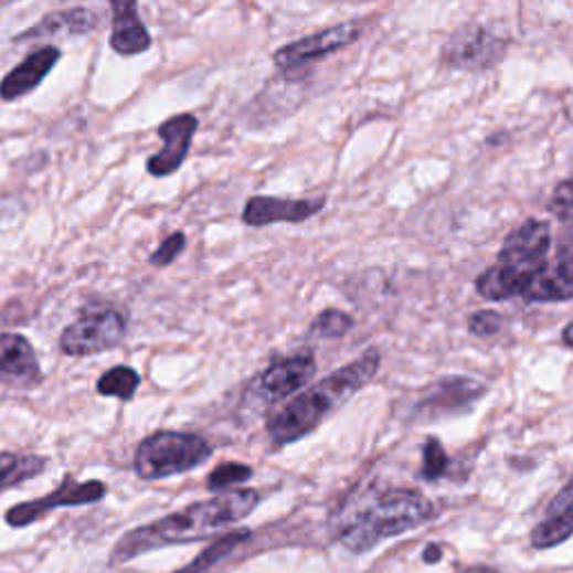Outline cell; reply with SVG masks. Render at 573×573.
I'll return each mask as SVG.
<instances>
[{
  "instance_id": "1",
  "label": "cell",
  "mask_w": 573,
  "mask_h": 573,
  "mask_svg": "<svg viewBox=\"0 0 573 573\" xmlns=\"http://www.w3.org/2000/svg\"><path fill=\"white\" fill-rule=\"evenodd\" d=\"M261 502L254 488L226 490V494L211 498L206 502H195L178 513H171L152 524L139 527L126 533L113 549L110 564L128 562L146 551L189 544L220 533L222 529L247 518Z\"/></svg>"
},
{
  "instance_id": "2",
  "label": "cell",
  "mask_w": 573,
  "mask_h": 573,
  "mask_svg": "<svg viewBox=\"0 0 573 573\" xmlns=\"http://www.w3.org/2000/svg\"><path fill=\"white\" fill-rule=\"evenodd\" d=\"M381 368V352L368 350L357 361L320 379L269 420L267 433L276 448L289 446L314 433L327 417L335 415L359 390H363Z\"/></svg>"
},
{
  "instance_id": "3",
  "label": "cell",
  "mask_w": 573,
  "mask_h": 573,
  "mask_svg": "<svg viewBox=\"0 0 573 573\" xmlns=\"http://www.w3.org/2000/svg\"><path fill=\"white\" fill-rule=\"evenodd\" d=\"M435 513L433 502L413 488H390L357 509L341 527L339 542L352 553H365L379 542L426 524Z\"/></svg>"
},
{
  "instance_id": "4",
  "label": "cell",
  "mask_w": 573,
  "mask_h": 573,
  "mask_svg": "<svg viewBox=\"0 0 573 573\" xmlns=\"http://www.w3.org/2000/svg\"><path fill=\"white\" fill-rule=\"evenodd\" d=\"M551 250V226L544 220H527L507 235L498 263L479 274L475 287L486 300L522 296L531 280L547 265Z\"/></svg>"
},
{
  "instance_id": "5",
  "label": "cell",
  "mask_w": 573,
  "mask_h": 573,
  "mask_svg": "<svg viewBox=\"0 0 573 573\" xmlns=\"http://www.w3.org/2000/svg\"><path fill=\"white\" fill-rule=\"evenodd\" d=\"M211 455V444L195 433L159 431L139 444L135 453V470L148 481L163 479L198 468Z\"/></svg>"
},
{
  "instance_id": "6",
  "label": "cell",
  "mask_w": 573,
  "mask_h": 573,
  "mask_svg": "<svg viewBox=\"0 0 573 573\" xmlns=\"http://www.w3.org/2000/svg\"><path fill=\"white\" fill-rule=\"evenodd\" d=\"M509 52V41L484 25L457 30L442 52V63L461 72H486L498 67Z\"/></svg>"
},
{
  "instance_id": "7",
  "label": "cell",
  "mask_w": 573,
  "mask_h": 573,
  "mask_svg": "<svg viewBox=\"0 0 573 573\" xmlns=\"http://www.w3.org/2000/svg\"><path fill=\"white\" fill-rule=\"evenodd\" d=\"M126 337V318L117 309L81 316L61 335V352L67 357H93L117 348Z\"/></svg>"
},
{
  "instance_id": "8",
  "label": "cell",
  "mask_w": 573,
  "mask_h": 573,
  "mask_svg": "<svg viewBox=\"0 0 573 573\" xmlns=\"http://www.w3.org/2000/svg\"><path fill=\"white\" fill-rule=\"evenodd\" d=\"M108 496V486L99 479L91 481H74L67 477L54 494H47L39 500H30L23 505H17L8 511L6 520L10 527H30L32 522L41 520L54 509H65V507H86L104 500Z\"/></svg>"
},
{
  "instance_id": "9",
  "label": "cell",
  "mask_w": 573,
  "mask_h": 573,
  "mask_svg": "<svg viewBox=\"0 0 573 573\" xmlns=\"http://www.w3.org/2000/svg\"><path fill=\"white\" fill-rule=\"evenodd\" d=\"M363 28L357 21H348L335 28H327L322 32H316L311 36H305L300 41H294L285 47H280L278 52H274V63L280 72L291 74L305 65H309L311 61L330 56L348 45H352L359 36H361Z\"/></svg>"
},
{
  "instance_id": "10",
  "label": "cell",
  "mask_w": 573,
  "mask_h": 573,
  "mask_svg": "<svg viewBox=\"0 0 573 573\" xmlns=\"http://www.w3.org/2000/svg\"><path fill=\"white\" fill-rule=\"evenodd\" d=\"M484 392V385L468 376L439 379L417 403L415 417L420 422H435L455 413H464Z\"/></svg>"
},
{
  "instance_id": "11",
  "label": "cell",
  "mask_w": 573,
  "mask_h": 573,
  "mask_svg": "<svg viewBox=\"0 0 573 573\" xmlns=\"http://www.w3.org/2000/svg\"><path fill=\"white\" fill-rule=\"evenodd\" d=\"M198 126L200 124H198L195 115L182 113V115L167 119L157 128V135L161 139V150H157L146 163V169L152 178L173 176L182 167L191 150Z\"/></svg>"
},
{
  "instance_id": "12",
  "label": "cell",
  "mask_w": 573,
  "mask_h": 573,
  "mask_svg": "<svg viewBox=\"0 0 573 573\" xmlns=\"http://www.w3.org/2000/svg\"><path fill=\"white\" fill-rule=\"evenodd\" d=\"M316 372V359L309 352H300L272 363L256 381L254 394L263 403H278L296 394Z\"/></svg>"
},
{
  "instance_id": "13",
  "label": "cell",
  "mask_w": 573,
  "mask_h": 573,
  "mask_svg": "<svg viewBox=\"0 0 573 573\" xmlns=\"http://www.w3.org/2000/svg\"><path fill=\"white\" fill-rule=\"evenodd\" d=\"M325 206V200H287V198H267L256 195L242 211V222L247 226H269L276 222H289L300 224L316 213H320Z\"/></svg>"
},
{
  "instance_id": "14",
  "label": "cell",
  "mask_w": 573,
  "mask_h": 573,
  "mask_svg": "<svg viewBox=\"0 0 573 573\" xmlns=\"http://www.w3.org/2000/svg\"><path fill=\"white\" fill-rule=\"evenodd\" d=\"M531 303H562L573 298V244L547 261L542 272L522 294Z\"/></svg>"
},
{
  "instance_id": "15",
  "label": "cell",
  "mask_w": 573,
  "mask_h": 573,
  "mask_svg": "<svg viewBox=\"0 0 573 573\" xmlns=\"http://www.w3.org/2000/svg\"><path fill=\"white\" fill-rule=\"evenodd\" d=\"M61 52L56 47H41L19 63L3 81H0V99L14 102L30 95L43 84V78L54 70Z\"/></svg>"
},
{
  "instance_id": "16",
  "label": "cell",
  "mask_w": 573,
  "mask_h": 573,
  "mask_svg": "<svg viewBox=\"0 0 573 573\" xmlns=\"http://www.w3.org/2000/svg\"><path fill=\"white\" fill-rule=\"evenodd\" d=\"M113 34L110 45L121 56H137L152 43L144 21L139 19L137 0H110Z\"/></svg>"
},
{
  "instance_id": "17",
  "label": "cell",
  "mask_w": 573,
  "mask_h": 573,
  "mask_svg": "<svg viewBox=\"0 0 573 573\" xmlns=\"http://www.w3.org/2000/svg\"><path fill=\"white\" fill-rule=\"evenodd\" d=\"M573 535V484L553 500L547 518L533 529L535 549H551Z\"/></svg>"
},
{
  "instance_id": "18",
  "label": "cell",
  "mask_w": 573,
  "mask_h": 573,
  "mask_svg": "<svg viewBox=\"0 0 573 573\" xmlns=\"http://www.w3.org/2000/svg\"><path fill=\"white\" fill-rule=\"evenodd\" d=\"M0 374L32 383L41 376L32 343L21 335H0Z\"/></svg>"
},
{
  "instance_id": "19",
  "label": "cell",
  "mask_w": 573,
  "mask_h": 573,
  "mask_svg": "<svg viewBox=\"0 0 573 573\" xmlns=\"http://www.w3.org/2000/svg\"><path fill=\"white\" fill-rule=\"evenodd\" d=\"M99 17L93 10L86 8H74L56 14H47L41 23L17 36V41H28V39H41V36H52V34H88L97 30Z\"/></svg>"
},
{
  "instance_id": "20",
  "label": "cell",
  "mask_w": 573,
  "mask_h": 573,
  "mask_svg": "<svg viewBox=\"0 0 573 573\" xmlns=\"http://www.w3.org/2000/svg\"><path fill=\"white\" fill-rule=\"evenodd\" d=\"M45 459L32 455H17V453H0V488L23 481L36 473H41Z\"/></svg>"
},
{
  "instance_id": "21",
  "label": "cell",
  "mask_w": 573,
  "mask_h": 573,
  "mask_svg": "<svg viewBox=\"0 0 573 573\" xmlns=\"http://www.w3.org/2000/svg\"><path fill=\"white\" fill-rule=\"evenodd\" d=\"M141 379L139 374L128 368V365H117L113 370H108L99 381H97V390L104 396H117L121 401L132 399V394L137 392Z\"/></svg>"
},
{
  "instance_id": "22",
  "label": "cell",
  "mask_w": 573,
  "mask_h": 573,
  "mask_svg": "<svg viewBox=\"0 0 573 573\" xmlns=\"http://www.w3.org/2000/svg\"><path fill=\"white\" fill-rule=\"evenodd\" d=\"M354 327V318L341 309H325L309 325V335L318 339H341Z\"/></svg>"
},
{
  "instance_id": "23",
  "label": "cell",
  "mask_w": 573,
  "mask_h": 573,
  "mask_svg": "<svg viewBox=\"0 0 573 573\" xmlns=\"http://www.w3.org/2000/svg\"><path fill=\"white\" fill-rule=\"evenodd\" d=\"M247 535H250V531H235V533H231V535L217 540V542L211 544L193 564H189V566H187L184 571H180V573H200L202 569L215 564V562L222 560L226 553H231L237 544H242L244 540H247Z\"/></svg>"
},
{
  "instance_id": "24",
  "label": "cell",
  "mask_w": 573,
  "mask_h": 573,
  "mask_svg": "<svg viewBox=\"0 0 573 573\" xmlns=\"http://www.w3.org/2000/svg\"><path fill=\"white\" fill-rule=\"evenodd\" d=\"M254 470L247 464H237V461H226L220 464L211 475H209V488L213 494H224L226 488L235 486V484H244L247 479H252Z\"/></svg>"
},
{
  "instance_id": "25",
  "label": "cell",
  "mask_w": 573,
  "mask_h": 573,
  "mask_svg": "<svg viewBox=\"0 0 573 573\" xmlns=\"http://www.w3.org/2000/svg\"><path fill=\"white\" fill-rule=\"evenodd\" d=\"M549 211L566 226H573V178L560 182L549 200Z\"/></svg>"
},
{
  "instance_id": "26",
  "label": "cell",
  "mask_w": 573,
  "mask_h": 573,
  "mask_svg": "<svg viewBox=\"0 0 573 573\" xmlns=\"http://www.w3.org/2000/svg\"><path fill=\"white\" fill-rule=\"evenodd\" d=\"M505 325V318L502 314L494 311V309H481V311H475L470 318H468V330L470 335L479 337V339H490L496 337Z\"/></svg>"
},
{
  "instance_id": "27",
  "label": "cell",
  "mask_w": 573,
  "mask_h": 573,
  "mask_svg": "<svg viewBox=\"0 0 573 573\" xmlns=\"http://www.w3.org/2000/svg\"><path fill=\"white\" fill-rule=\"evenodd\" d=\"M187 247V235L182 231L171 233L167 240L159 244V250L150 256V265L152 267H169L178 261V256L184 252Z\"/></svg>"
},
{
  "instance_id": "28",
  "label": "cell",
  "mask_w": 573,
  "mask_h": 573,
  "mask_svg": "<svg viewBox=\"0 0 573 573\" xmlns=\"http://www.w3.org/2000/svg\"><path fill=\"white\" fill-rule=\"evenodd\" d=\"M448 453L437 439H428L424 446V477L426 479H439L448 470Z\"/></svg>"
},
{
  "instance_id": "29",
  "label": "cell",
  "mask_w": 573,
  "mask_h": 573,
  "mask_svg": "<svg viewBox=\"0 0 573 573\" xmlns=\"http://www.w3.org/2000/svg\"><path fill=\"white\" fill-rule=\"evenodd\" d=\"M424 560H426L428 564L439 562V560H442V549H439L437 544H431V547L426 549V553H424Z\"/></svg>"
},
{
  "instance_id": "30",
  "label": "cell",
  "mask_w": 573,
  "mask_h": 573,
  "mask_svg": "<svg viewBox=\"0 0 573 573\" xmlns=\"http://www.w3.org/2000/svg\"><path fill=\"white\" fill-rule=\"evenodd\" d=\"M562 341H564V346L566 348H573V320L564 327V332H562Z\"/></svg>"
}]
</instances>
